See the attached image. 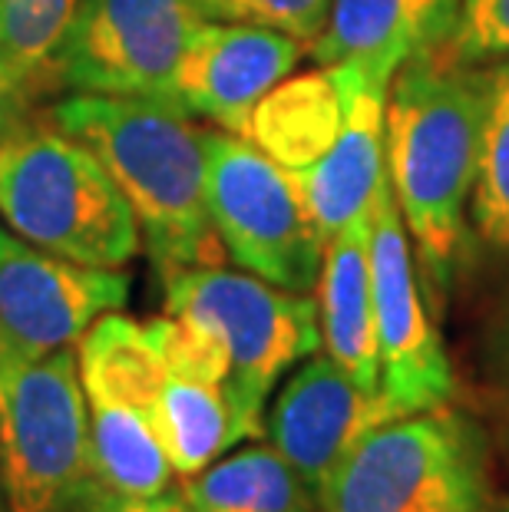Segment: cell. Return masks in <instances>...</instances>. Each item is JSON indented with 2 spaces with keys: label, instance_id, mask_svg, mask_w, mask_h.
Here are the masks:
<instances>
[{
  "label": "cell",
  "instance_id": "cell-1",
  "mask_svg": "<svg viewBox=\"0 0 509 512\" xmlns=\"http://www.w3.org/2000/svg\"><path fill=\"white\" fill-rule=\"evenodd\" d=\"M486 67L433 50L400 67L387 90L384 169L433 308L457 291L473 255L470 202L486 119Z\"/></svg>",
  "mask_w": 509,
  "mask_h": 512
},
{
  "label": "cell",
  "instance_id": "cell-2",
  "mask_svg": "<svg viewBox=\"0 0 509 512\" xmlns=\"http://www.w3.org/2000/svg\"><path fill=\"white\" fill-rule=\"evenodd\" d=\"M47 119L103 162L159 275L222 265L225 248L209 215L205 129L192 116L136 96L67 93Z\"/></svg>",
  "mask_w": 509,
  "mask_h": 512
},
{
  "label": "cell",
  "instance_id": "cell-3",
  "mask_svg": "<svg viewBox=\"0 0 509 512\" xmlns=\"http://www.w3.org/2000/svg\"><path fill=\"white\" fill-rule=\"evenodd\" d=\"M162 285L166 314L153 318L162 347L225 387L248 440L265 437L268 397L321 347L318 301L222 265L169 271Z\"/></svg>",
  "mask_w": 509,
  "mask_h": 512
},
{
  "label": "cell",
  "instance_id": "cell-4",
  "mask_svg": "<svg viewBox=\"0 0 509 512\" xmlns=\"http://www.w3.org/2000/svg\"><path fill=\"white\" fill-rule=\"evenodd\" d=\"M0 219L24 242L93 268H126L143 248L103 162L47 113L0 139Z\"/></svg>",
  "mask_w": 509,
  "mask_h": 512
},
{
  "label": "cell",
  "instance_id": "cell-5",
  "mask_svg": "<svg viewBox=\"0 0 509 512\" xmlns=\"http://www.w3.org/2000/svg\"><path fill=\"white\" fill-rule=\"evenodd\" d=\"M314 499L321 512H493L490 433L453 403L384 420Z\"/></svg>",
  "mask_w": 509,
  "mask_h": 512
},
{
  "label": "cell",
  "instance_id": "cell-6",
  "mask_svg": "<svg viewBox=\"0 0 509 512\" xmlns=\"http://www.w3.org/2000/svg\"><path fill=\"white\" fill-rule=\"evenodd\" d=\"M90 473V413L77 347L0 367L4 512H70Z\"/></svg>",
  "mask_w": 509,
  "mask_h": 512
},
{
  "label": "cell",
  "instance_id": "cell-7",
  "mask_svg": "<svg viewBox=\"0 0 509 512\" xmlns=\"http://www.w3.org/2000/svg\"><path fill=\"white\" fill-rule=\"evenodd\" d=\"M205 162L209 215L225 258L285 291L311 294L324 242L295 176L225 129H205Z\"/></svg>",
  "mask_w": 509,
  "mask_h": 512
},
{
  "label": "cell",
  "instance_id": "cell-8",
  "mask_svg": "<svg viewBox=\"0 0 509 512\" xmlns=\"http://www.w3.org/2000/svg\"><path fill=\"white\" fill-rule=\"evenodd\" d=\"M371 255L377 361H381V397L394 417L453 403L457 377L443 351L437 314H430L420 288V271L407 225L400 219L391 182L377 185L367 225Z\"/></svg>",
  "mask_w": 509,
  "mask_h": 512
},
{
  "label": "cell",
  "instance_id": "cell-9",
  "mask_svg": "<svg viewBox=\"0 0 509 512\" xmlns=\"http://www.w3.org/2000/svg\"><path fill=\"white\" fill-rule=\"evenodd\" d=\"M199 24L192 0H80L60 53V90L172 106V73Z\"/></svg>",
  "mask_w": 509,
  "mask_h": 512
},
{
  "label": "cell",
  "instance_id": "cell-10",
  "mask_svg": "<svg viewBox=\"0 0 509 512\" xmlns=\"http://www.w3.org/2000/svg\"><path fill=\"white\" fill-rule=\"evenodd\" d=\"M126 298L123 268L80 265L0 228V367L73 347L96 318L123 311Z\"/></svg>",
  "mask_w": 509,
  "mask_h": 512
},
{
  "label": "cell",
  "instance_id": "cell-11",
  "mask_svg": "<svg viewBox=\"0 0 509 512\" xmlns=\"http://www.w3.org/2000/svg\"><path fill=\"white\" fill-rule=\"evenodd\" d=\"M305 53V43L278 30L202 20L172 73V106L245 136L255 103L291 76Z\"/></svg>",
  "mask_w": 509,
  "mask_h": 512
},
{
  "label": "cell",
  "instance_id": "cell-12",
  "mask_svg": "<svg viewBox=\"0 0 509 512\" xmlns=\"http://www.w3.org/2000/svg\"><path fill=\"white\" fill-rule=\"evenodd\" d=\"M394 420L381 390H364L331 354L305 357L265 413V433L311 493L351 446Z\"/></svg>",
  "mask_w": 509,
  "mask_h": 512
},
{
  "label": "cell",
  "instance_id": "cell-13",
  "mask_svg": "<svg viewBox=\"0 0 509 512\" xmlns=\"http://www.w3.org/2000/svg\"><path fill=\"white\" fill-rule=\"evenodd\" d=\"M463 0H331L324 30L308 47L314 63H361L391 83L400 67L443 50Z\"/></svg>",
  "mask_w": 509,
  "mask_h": 512
},
{
  "label": "cell",
  "instance_id": "cell-14",
  "mask_svg": "<svg viewBox=\"0 0 509 512\" xmlns=\"http://www.w3.org/2000/svg\"><path fill=\"white\" fill-rule=\"evenodd\" d=\"M371 76L374 73L354 60L318 63V70L285 76L255 103L245 139L285 172L298 176L338 143L354 93Z\"/></svg>",
  "mask_w": 509,
  "mask_h": 512
},
{
  "label": "cell",
  "instance_id": "cell-15",
  "mask_svg": "<svg viewBox=\"0 0 509 512\" xmlns=\"http://www.w3.org/2000/svg\"><path fill=\"white\" fill-rule=\"evenodd\" d=\"M387 90L391 83L374 80V76L364 80L351 100L338 143L328 149V156H321L311 169L295 176L321 242L371 212L374 192L384 179Z\"/></svg>",
  "mask_w": 509,
  "mask_h": 512
},
{
  "label": "cell",
  "instance_id": "cell-16",
  "mask_svg": "<svg viewBox=\"0 0 509 512\" xmlns=\"http://www.w3.org/2000/svg\"><path fill=\"white\" fill-rule=\"evenodd\" d=\"M367 225L371 212L324 242L314 301H318L324 354H331L364 390H381Z\"/></svg>",
  "mask_w": 509,
  "mask_h": 512
},
{
  "label": "cell",
  "instance_id": "cell-17",
  "mask_svg": "<svg viewBox=\"0 0 509 512\" xmlns=\"http://www.w3.org/2000/svg\"><path fill=\"white\" fill-rule=\"evenodd\" d=\"M156 351L159 384L153 397V427L172 463V473L186 479L235 450L238 443H245L248 433L222 384L172 361L159 344Z\"/></svg>",
  "mask_w": 509,
  "mask_h": 512
},
{
  "label": "cell",
  "instance_id": "cell-18",
  "mask_svg": "<svg viewBox=\"0 0 509 512\" xmlns=\"http://www.w3.org/2000/svg\"><path fill=\"white\" fill-rule=\"evenodd\" d=\"M192 512H321L318 499L272 443L219 456L179 486Z\"/></svg>",
  "mask_w": 509,
  "mask_h": 512
},
{
  "label": "cell",
  "instance_id": "cell-19",
  "mask_svg": "<svg viewBox=\"0 0 509 512\" xmlns=\"http://www.w3.org/2000/svg\"><path fill=\"white\" fill-rule=\"evenodd\" d=\"M80 0H0V60L30 103L60 90V53Z\"/></svg>",
  "mask_w": 509,
  "mask_h": 512
},
{
  "label": "cell",
  "instance_id": "cell-20",
  "mask_svg": "<svg viewBox=\"0 0 509 512\" xmlns=\"http://www.w3.org/2000/svg\"><path fill=\"white\" fill-rule=\"evenodd\" d=\"M486 119L470 225L476 245L509 258V60L486 67Z\"/></svg>",
  "mask_w": 509,
  "mask_h": 512
},
{
  "label": "cell",
  "instance_id": "cell-21",
  "mask_svg": "<svg viewBox=\"0 0 509 512\" xmlns=\"http://www.w3.org/2000/svg\"><path fill=\"white\" fill-rule=\"evenodd\" d=\"M192 7L209 24L265 27L311 47L324 30L331 0H192Z\"/></svg>",
  "mask_w": 509,
  "mask_h": 512
},
{
  "label": "cell",
  "instance_id": "cell-22",
  "mask_svg": "<svg viewBox=\"0 0 509 512\" xmlns=\"http://www.w3.org/2000/svg\"><path fill=\"white\" fill-rule=\"evenodd\" d=\"M447 57L463 67L509 60V0H463Z\"/></svg>",
  "mask_w": 509,
  "mask_h": 512
},
{
  "label": "cell",
  "instance_id": "cell-23",
  "mask_svg": "<svg viewBox=\"0 0 509 512\" xmlns=\"http://www.w3.org/2000/svg\"><path fill=\"white\" fill-rule=\"evenodd\" d=\"M476 370L486 394L509 417V285L486 311L483 331L476 337Z\"/></svg>",
  "mask_w": 509,
  "mask_h": 512
},
{
  "label": "cell",
  "instance_id": "cell-24",
  "mask_svg": "<svg viewBox=\"0 0 509 512\" xmlns=\"http://www.w3.org/2000/svg\"><path fill=\"white\" fill-rule=\"evenodd\" d=\"M70 512H192V509L182 499L179 489H166V493L156 496H129L113 489L110 483H103L96 473H90L83 479Z\"/></svg>",
  "mask_w": 509,
  "mask_h": 512
},
{
  "label": "cell",
  "instance_id": "cell-25",
  "mask_svg": "<svg viewBox=\"0 0 509 512\" xmlns=\"http://www.w3.org/2000/svg\"><path fill=\"white\" fill-rule=\"evenodd\" d=\"M27 106H30V100L24 96V90H20V83L14 80V73L4 67V60H0V139L27 116Z\"/></svg>",
  "mask_w": 509,
  "mask_h": 512
},
{
  "label": "cell",
  "instance_id": "cell-26",
  "mask_svg": "<svg viewBox=\"0 0 509 512\" xmlns=\"http://www.w3.org/2000/svg\"><path fill=\"white\" fill-rule=\"evenodd\" d=\"M493 512H509V493L496 499V503H493Z\"/></svg>",
  "mask_w": 509,
  "mask_h": 512
},
{
  "label": "cell",
  "instance_id": "cell-27",
  "mask_svg": "<svg viewBox=\"0 0 509 512\" xmlns=\"http://www.w3.org/2000/svg\"><path fill=\"white\" fill-rule=\"evenodd\" d=\"M0 512H4V496H0Z\"/></svg>",
  "mask_w": 509,
  "mask_h": 512
}]
</instances>
